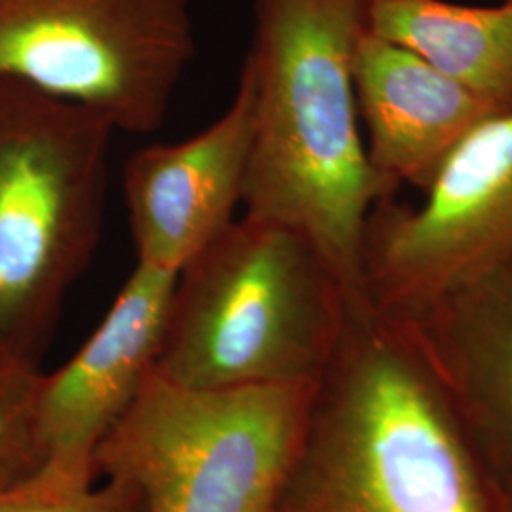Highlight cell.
<instances>
[{
	"label": "cell",
	"mask_w": 512,
	"mask_h": 512,
	"mask_svg": "<svg viewBox=\"0 0 512 512\" xmlns=\"http://www.w3.org/2000/svg\"><path fill=\"white\" fill-rule=\"evenodd\" d=\"M368 6L370 0H255L243 63L255 101L245 215L310 239L355 317L374 313L361 262L366 217L393 198L359 131L353 61Z\"/></svg>",
	"instance_id": "1"
},
{
	"label": "cell",
	"mask_w": 512,
	"mask_h": 512,
	"mask_svg": "<svg viewBox=\"0 0 512 512\" xmlns=\"http://www.w3.org/2000/svg\"><path fill=\"white\" fill-rule=\"evenodd\" d=\"M277 512H503L393 321L349 315Z\"/></svg>",
	"instance_id": "2"
},
{
	"label": "cell",
	"mask_w": 512,
	"mask_h": 512,
	"mask_svg": "<svg viewBox=\"0 0 512 512\" xmlns=\"http://www.w3.org/2000/svg\"><path fill=\"white\" fill-rule=\"evenodd\" d=\"M349 315L310 239L243 215L177 274L156 372L192 389L317 382Z\"/></svg>",
	"instance_id": "3"
},
{
	"label": "cell",
	"mask_w": 512,
	"mask_h": 512,
	"mask_svg": "<svg viewBox=\"0 0 512 512\" xmlns=\"http://www.w3.org/2000/svg\"><path fill=\"white\" fill-rule=\"evenodd\" d=\"M116 129L0 78V355L38 366L103 234Z\"/></svg>",
	"instance_id": "4"
},
{
	"label": "cell",
	"mask_w": 512,
	"mask_h": 512,
	"mask_svg": "<svg viewBox=\"0 0 512 512\" xmlns=\"http://www.w3.org/2000/svg\"><path fill=\"white\" fill-rule=\"evenodd\" d=\"M317 382L192 389L154 368L95 450L93 476L124 488L135 512H277Z\"/></svg>",
	"instance_id": "5"
},
{
	"label": "cell",
	"mask_w": 512,
	"mask_h": 512,
	"mask_svg": "<svg viewBox=\"0 0 512 512\" xmlns=\"http://www.w3.org/2000/svg\"><path fill=\"white\" fill-rule=\"evenodd\" d=\"M194 55L186 0H0V78L95 110L116 131L162 128Z\"/></svg>",
	"instance_id": "6"
},
{
	"label": "cell",
	"mask_w": 512,
	"mask_h": 512,
	"mask_svg": "<svg viewBox=\"0 0 512 512\" xmlns=\"http://www.w3.org/2000/svg\"><path fill=\"white\" fill-rule=\"evenodd\" d=\"M421 207L395 198L368 213L361 243L366 294L401 315L512 266V110L459 145Z\"/></svg>",
	"instance_id": "7"
},
{
	"label": "cell",
	"mask_w": 512,
	"mask_h": 512,
	"mask_svg": "<svg viewBox=\"0 0 512 512\" xmlns=\"http://www.w3.org/2000/svg\"><path fill=\"white\" fill-rule=\"evenodd\" d=\"M382 317L418 351L497 494L512 495V266Z\"/></svg>",
	"instance_id": "8"
},
{
	"label": "cell",
	"mask_w": 512,
	"mask_h": 512,
	"mask_svg": "<svg viewBox=\"0 0 512 512\" xmlns=\"http://www.w3.org/2000/svg\"><path fill=\"white\" fill-rule=\"evenodd\" d=\"M253 126V86L241 71L232 105L215 124L129 158L124 198L137 262L179 274L232 226L243 203Z\"/></svg>",
	"instance_id": "9"
},
{
	"label": "cell",
	"mask_w": 512,
	"mask_h": 512,
	"mask_svg": "<svg viewBox=\"0 0 512 512\" xmlns=\"http://www.w3.org/2000/svg\"><path fill=\"white\" fill-rule=\"evenodd\" d=\"M177 274L137 262L86 344L42 374L38 423L46 463L93 476V454L154 372Z\"/></svg>",
	"instance_id": "10"
},
{
	"label": "cell",
	"mask_w": 512,
	"mask_h": 512,
	"mask_svg": "<svg viewBox=\"0 0 512 512\" xmlns=\"http://www.w3.org/2000/svg\"><path fill=\"white\" fill-rule=\"evenodd\" d=\"M353 84L368 162L393 198L403 184L427 192L478 126L509 112L368 29L357 44Z\"/></svg>",
	"instance_id": "11"
},
{
	"label": "cell",
	"mask_w": 512,
	"mask_h": 512,
	"mask_svg": "<svg viewBox=\"0 0 512 512\" xmlns=\"http://www.w3.org/2000/svg\"><path fill=\"white\" fill-rule=\"evenodd\" d=\"M368 31L512 110V2L370 0Z\"/></svg>",
	"instance_id": "12"
},
{
	"label": "cell",
	"mask_w": 512,
	"mask_h": 512,
	"mask_svg": "<svg viewBox=\"0 0 512 512\" xmlns=\"http://www.w3.org/2000/svg\"><path fill=\"white\" fill-rule=\"evenodd\" d=\"M38 366L0 361V486L35 473L46 452L38 423Z\"/></svg>",
	"instance_id": "13"
},
{
	"label": "cell",
	"mask_w": 512,
	"mask_h": 512,
	"mask_svg": "<svg viewBox=\"0 0 512 512\" xmlns=\"http://www.w3.org/2000/svg\"><path fill=\"white\" fill-rule=\"evenodd\" d=\"M0 512H135L118 484L42 463L35 473L0 486Z\"/></svg>",
	"instance_id": "14"
},
{
	"label": "cell",
	"mask_w": 512,
	"mask_h": 512,
	"mask_svg": "<svg viewBox=\"0 0 512 512\" xmlns=\"http://www.w3.org/2000/svg\"><path fill=\"white\" fill-rule=\"evenodd\" d=\"M503 499V512H512V495L501 497Z\"/></svg>",
	"instance_id": "15"
},
{
	"label": "cell",
	"mask_w": 512,
	"mask_h": 512,
	"mask_svg": "<svg viewBox=\"0 0 512 512\" xmlns=\"http://www.w3.org/2000/svg\"><path fill=\"white\" fill-rule=\"evenodd\" d=\"M4 359H6V357H2V355H0V361H4ZM10 361H12V359H10Z\"/></svg>",
	"instance_id": "16"
},
{
	"label": "cell",
	"mask_w": 512,
	"mask_h": 512,
	"mask_svg": "<svg viewBox=\"0 0 512 512\" xmlns=\"http://www.w3.org/2000/svg\"><path fill=\"white\" fill-rule=\"evenodd\" d=\"M509 2H512V0H509Z\"/></svg>",
	"instance_id": "17"
}]
</instances>
